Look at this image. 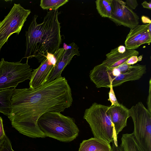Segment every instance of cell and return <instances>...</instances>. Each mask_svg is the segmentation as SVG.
<instances>
[{
	"label": "cell",
	"mask_w": 151,
	"mask_h": 151,
	"mask_svg": "<svg viewBox=\"0 0 151 151\" xmlns=\"http://www.w3.org/2000/svg\"><path fill=\"white\" fill-rule=\"evenodd\" d=\"M73 101L70 87L61 76L34 90L15 88L7 116L19 133L33 138H44L37 124L38 118L47 112L63 111Z\"/></svg>",
	"instance_id": "1"
},
{
	"label": "cell",
	"mask_w": 151,
	"mask_h": 151,
	"mask_svg": "<svg viewBox=\"0 0 151 151\" xmlns=\"http://www.w3.org/2000/svg\"><path fill=\"white\" fill-rule=\"evenodd\" d=\"M58 10H50L42 23L38 24L35 15L26 31V50L24 57L28 60L35 57L42 62L47 53L53 54L61 44L60 23Z\"/></svg>",
	"instance_id": "2"
},
{
	"label": "cell",
	"mask_w": 151,
	"mask_h": 151,
	"mask_svg": "<svg viewBox=\"0 0 151 151\" xmlns=\"http://www.w3.org/2000/svg\"><path fill=\"white\" fill-rule=\"evenodd\" d=\"M37 123L46 137L61 142L72 141L79 134V130L73 118L65 116L60 112L43 114L38 118Z\"/></svg>",
	"instance_id": "3"
},
{
	"label": "cell",
	"mask_w": 151,
	"mask_h": 151,
	"mask_svg": "<svg viewBox=\"0 0 151 151\" xmlns=\"http://www.w3.org/2000/svg\"><path fill=\"white\" fill-rule=\"evenodd\" d=\"M109 106L94 103L85 111L83 116L94 137L110 144H118L116 135L108 109Z\"/></svg>",
	"instance_id": "4"
},
{
	"label": "cell",
	"mask_w": 151,
	"mask_h": 151,
	"mask_svg": "<svg viewBox=\"0 0 151 151\" xmlns=\"http://www.w3.org/2000/svg\"><path fill=\"white\" fill-rule=\"evenodd\" d=\"M129 110L134 124L133 135L145 151H151V112L140 101Z\"/></svg>",
	"instance_id": "5"
},
{
	"label": "cell",
	"mask_w": 151,
	"mask_h": 151,
	"mask_svg": "<svg viewBox=\"0 0 151 151\" xmlns=\"http://www.w3.org/2000/svg\"><path fill=\"white\" fill-rule=\"evenodd\" d=\"M8 62L2 58L0 62V90L15 88L18 84L30 79L32 69L28 64L21 61Z\"/></svg>",
	"instance_id": "6"
},
{
	"label": "cell",
	"mask_w": 151,
	"mask_h": 151,
	"mask_svg": "<svg viewBox=\"0 0 151 151\" xmlns=\"http://www.w3.org/2000/svg\"><path fill=\"white\" fill-rule=\"evenodd\" d=\"M31 13L20 4H14L10 11L4 19L0 21V51L13 34L19 35L27 18Z\"/></svg>",
	"instance_id": "7"
},
{
	"label": "cell",
	"mask_w": 151,
	"mask_h": 151,
	"mask_svg": "<svg viewBox=\"0 0 151 151\" xmlns=\"http://www.w3.org/2000/svg\"><path fill=\"white\" fill-rule=\"evenodd\" d=\"M112 13L110 19L118 25L132 29L139 25V17L125 2L119 0H111Z\"/></svg>",
	"instance_id": "8"
},
{
	"label": "cell",
	"mask_w": 151,
	"mask_h": 151,
	"mask_svg": "<svg viewBox=\"0 0 151 151\" xmlns=\"http://www.w3.org/2000/svg\"><path fill=\"white\" fill-rule=\"evenodd\" d=\"M79 47L74 42L68 45L64 43L63 48H59L55 52L56 63L49 77L47 82L61 77V73L75 55H80Z\"/></svg>",
	"instance_id": "9"
},
{
	"label": "cell",
	"mask_w": 151,
	"mask_h": 151,
	"mask_svg": "<svg viewBox=\"0 0 151 151\" xmlns=\"http://www.w3.org/2000/svg\"><path fill=\"white\" fill-rule=\"evenodd\" d=\"M139 54V52L136 50L127 49L124 53H120L118 52L117 47L107 53L106 59L101 64L96 66L101 70L111 71L126 63L131 57L134 55L138 56Z\"/></svg>",
	"instance_id": "10"
},
{
	"label": "cell",
	"mask_w": 151,
	"mask_h": 151,
	"mask_svg": "<svg viewBox=\"0 0 151 151\" xmlns=\"http://www.w3.org/2000/svg\"><path fill=\"white\" fill-rule=\"evenodd\" d=\"M54 66L45 58L39 67L32 72L29 86L30 89H35L47 82L49 77Z\"/></svg>",
	"instance_id": "11"
},
{
	"label": "cell",
	"mask_w": 151,
	"mask_h": 151,
	"mask_svg": "<svg viewBox=\"0 0 151 151\" xmlns=\"http://www.w3.org/2000/svg\"><path fill=\"white\" fill-rule=\"evenodd\" d=\"M108 111L117 136L127 125V119L130 117L129 109L119 103L109 106Z\"/></svg>",
	"instance_id": "12"
},
{
	"label": "cell",
	"mask_w": 151,
	"mask_h": 151,
	"mask_svg": "<svg viewBox=\"0 0 151 151\" xmlns=\"http://www.w3.org/2000/svg\"><path fill=\"white\" fill-rule=\"evenodd\" d=\"M146 70L145 65L137 64L131 65L127 70L120 74L113 79L111 86L113 88L119 86L126 82L139 80L146 73Z\"/></svg>",
	"instance_id": "13"
},
{
	"label": "cell",
	"mask_w": 151,
	"mask_h": 151,
	"mask_svg": "<svg viewBox=\"0 0 151 151\" xmlns=\"http://www.w3.org/2000/svg\"><path fill=\"white\" fill-rule=\"evenodd\" d=\"M150 29H151V23L138 25L130 29L125 41L126 49L135 50L142 45V36L145 32Z\"/></svg>",
	"instance_id": "14"
},
{
	"label": "cell",
	"mask_w": 151,
	"mask_h": 151,
	"mask_svg": "<svg viewBox=\"0 0 151 151\" xmlns=\"http://www.w3.org/2000/svg\"><path fill=\"white\" fill-rule=\"evenodd\" d=\"M78 151H111V147L110 144L94 137L83 140Z\"/></svg>",
	"instance_id": "15"
},
{
	"label": "cell",
	"mask_w": 151,
	"mask_h": 151,
	"mask_svg": "<svg viewBox=\"0 0 151 151\" xmlns=\"http://www.w3.org/2000/svg\"><path fill=\"white\" fill-rule=\"evenodd\" d=\"M120 147L123 151H145L135 139L132 133L123 134Z\"/></svg>",
	"instance_id": "16"
},
{
	"label": "cell",
	"mask_w": 151,
	"mask_h": 151,
	"mask_svg": "<svg viewBox=\"0 0 151 151\" xmlns=\"http://www.w3.org/2000/svg\"><path fill=\"white\" fill-rule=\"evenodd\" d=\"M15 88L0 90V112L8 116L10 107V99Z\"/></svg>",
	"instance_id": "17"
},
{
	"label": "cell",
	"mask_w": 151,
	"mask_h": 151,
	"mask_svg": "<svg viewBox=\"0 0 151 151\" xmlns=\"http://www.w3.org/2000/svg\"><path fill=\"white\" fill-rule=\"evenodd\" d=\"M96 9L103 17L110 18L111 15V0H97L95 1Z\"/></svg>",
	"instance_id": "18"
},
{
	"label": "cell",
	"mask_w": 151,
	"mask_h": 151,
	"mask_svg": "<svg viewBox=\"0 0 151 151\" xmlns=\"http://www.w3.org/2000/svg\"><path fill=\"white\" fill-rule=\"evenodd\" d=\"M68 1V0H41L40 6L44 10H55Z\"/></svg>",
	"instance_id": "19"
},
{
	"label": "cell",
	"mask_w": 151,
	"mask_h": 151,
	"mask_svg": "<svg viewBox=\"0 0 151 151\" xmlns=\"http://www.w3.org/2000/svg\"><path fill=\"white\" fill-rule=\"evenodd\" d=\"M0 151H14L12 148L10 139L6 135L4 139L0 141Z\"/></svg>",
	"instance_id": "20"
},
{
	"label": "cell",
	"mask_w": 151,
	"mask_h": 151,
	"mask_svg": "<svg viewBox=\"0 0 151 151\" xmlns=\"http://www.w3.org/2000/svg\"><path fill=\"white\" fill-rule=\"evenodd\" d=\"M109 88L110 91L109 93V100L111 103V106L119 105V103H118L117 101L113 87L111 85Z\"/></svg>",
	"instance_id": "21"
},
{
	"label": "cell",
	"mask_w": 151,
	"mask_h": 151,
	"mask_svg": "<svg viewBox=\"0 0 151 151\" xmlns=\"http://www.w3.org/2000/svg\"><path fill=\"white\" fill-rule=\"evenodd\" d=\"M126 4L131 9H135L138 6L136 0H127L125 2Z\"/></svg>",
	"instance_id": "22"
},
{
	"label": "cell",
	"mask_w": 151,
	"mask_h": 151,
	"mask_svg": "<svg viewBox=\"0 0 151 151\" xmlns=\"http://www.w3.org/2000/svg\"><path fill=\"white\" fill-rule=\"evenodd\" d=\"M149 94L147 99V109L151 112V80L150 79L149 82Z\"/></svg>",
	"instance_id": "23"
},
{
	"label": "cell",
	"mask_w": 151,
	"mask_h": 151,
	"mask_svg": "<svg viewBox=\"0 0 151 151\" xmlns=\"http://www.w3.org/2000/svg\"><path fill=\"white\" fill-rule=\"evenodd\" d=\"M138 62L137 56H133L130 57L127 61L126 63L130 65H134Z\"/></svg>",
	"instance_id": "24"
},
{
	"label": "cell",
	"mask_w": 151,
	"mask_h": 151,
	"mask_svg": "<svg viewBox=\"0 0 151 151\" xmlns=\"http://www.w3.org/2000/svg\"><path fill=\"white\" fill-rule=\"evenodd\" d=\"M6 135L4 129L2 119L0 116V141L4 139Z\"/></svg>",
	"instance_id": "25"
},
{
	"label": "cell",
	"mask_w": 151,
	"mask_h": 151,
	"mask_svg": "<svg viewBox=\"0 0 151 151\" xmlns=\"http://www.w3.org/2000/svg\"><path fill=\"white\" fill-rule=\"evenodd\" d=\"M111 146V151H123L120 146L116 144L114 141L112 142Z\"/></svg>",
	"instance_id": "26"
},
{
	"label": "cell",
	"mask_w": 151,
	"mask_h": 151,
	"mask_svg": "<svg viewBox=\"0 0 151 151\" xmlns=\"http://www.w3.org/2000/svg\"><path fill=\"white\" fill-rule=\"evenodd\" d=\"M142 5L143 7L150 10L151 9V3L148 2L146 1H144L142 3Z\"/></svg>",
	"instance_id": "27"
},
{
	"label": "cell",
	"mask_w": 151,
	"mask_h": 151,
	"mask_svg": "<svg viewBox=\"0 0 151 151\" xmlns=\"http://www.w3.org/2000/svg\"><path fill=\"white\" fill-rule=\"evenodd\" d=\"M141 20L142 22L144 24H149L151 23L150 19L148 17L143 16L141 17Z\"/></svg>",
	"instance_id": "28"
},
{
	"label": "cell",
	"mask_w": 151,
	"mask_h": 151,
	"mask_svg": "<svg viewBox=\"0 0 151 151\" xmlns=\"http://www.w3.org/2000/svg\"><path fill=\"white\" fill-rule=\"evenodd\" d=\"M118 52L120 53H124L126 51V49L125 46L121 45L117 47Z\"/></svg>",
	"instance_id": "29"
},
{
	"label": "cell",
	"mask_w": 151,
	"mask_h": 151,
	"mask_svg": "<svg viewBox=\"0 0 151 151\" xmlns=\"http://www.w3.org/2000/svg\"><path fill=\"white\" fill-rule=\"evenodd\" d=\"M142 56L141 55L139 57H138V61H141L142 59Z\"/></svg>",
	"instance_id": "30"
}]
</instances>
